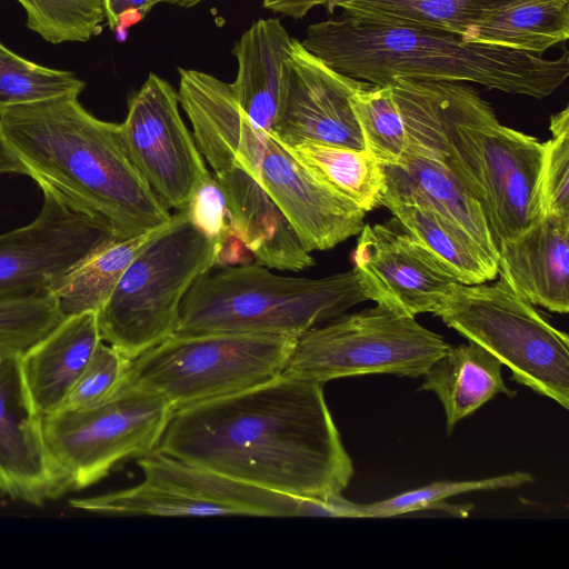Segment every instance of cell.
<instances>
[{"instance_id":"cell-1","label":"cell","mask_w":569,"mask_h":569,"mask_svg":"<svg viewBox=\"0 0 569 569\" xmlns=\"http://www.w3.org/2000/svg\"><path fill=\"white\" fill-rule=\"evenodd\" d=\"M157 451L302 498L339 496L355 472L323 385L283 376L174 411Z\"/></svg>"},{"instance_id":"cell-2","label":"cell","mask_w":569,"mask_h":569,"mask_svg":"<svg viewBox=\"0 0 569 569\" xmlns=\"http://www.w3.org/2000/svg\"><path fill=\"white\" fill-rule=\"evenodd\" d=\"M388 84L402 116L407 153L441 161L480 203L497 250L539 217L543 142L503 126L467 82L395 78Z\"/></svg>"},{"instance_id":"cell-3","label":"cell","mask_w":569,"mask_h":569,"mask_svg":"<svg viewBox=\"0 0 569 569\" xmlns=\"http://www.w3.org/2000/svg\"><path fill=\"white\" fill-rule=\"evenodd\" d=\"M70 94L0 113V131L38 186L109 223L117 239L167 223L169 209L132 161L120 123L100 120Z\"/></svg>"},{"instance_id":"cell-4","label":"cell","mask_w":569,"mask_h":569,"mask_svg":"<svg viewBox=\"0 0 569 569\" xmlns=\"http://www.w3.org/2000/svg\"><path fill=\"white\" fill-rule=\"evenodd\" d=\"M302 46L333 70L371 84L395 78L480 84L543 99L569 76V53L548 59L466 42L431 28L377 23L340 14L310 24Z\"/></svg>"},{"instance_id":"cell-5","label":"cell","mask_w":569,"mask_h":569,"mask_svg":"<svg viewBox=\"0 0 569 569\" xmlns=\"http://www.w3.org/2000/svg\"><path fill=\"white\" fill-rule=\"evenodd\" d=\"M179 102L199 151H221L250 173L309 252L359 234L367 212L322 183L272 132L256 126L230 83L193 69H179Z\"/></svg>"},{"instance_id":"cell-6","label":"cell","mask_w":569,"mask_h":569,"mask_svg":"<svg viewBox=\"0 0 569 569\" xmlns=\"http://www.w3.org/2000/svg\"><path fill=\"white\" fill-rule=\"evenodd\" d=\"M257 262L211 268L184 296L174 335L298 337L369 300L353 267L323 278L280 276Z\"/></svg>"},{"instance_id":"cell-7","label":"cell","mask_w":569,"mask_h":569,"mask_svg":"<svg viewBox=\"0 0 569 569\" xmlns=\"http://www.w3.org/2000/svg\"><path fill=\"white\" fill-rule=\"evenodd\" d=\"M218 246L177 210L133 258L97 312L100 336L130 359L174 335L181 302L217 264Z\"/></svg>"},{"instance_id":"cell-8","label":"cell","mask_w":569,"mask_h":569,"mask_svg":"<svg viewBox=\"0 0 569 569\" xmlns=\"http://www.w3.org/2000/svg\"><path fill=\"white\" fill-rule=\"evenodd\" d=\"M492 283H456L432 315L511 371V379L569 408V338L500 273Z\"/></svg>"},{"instance_id":"cell-9","label":"cell","mask_w":569,"mask_h":569,"mask_svg":"<svg viewBox=\"0 0 569 569\" xmlns=\"http://www.w3.org/2000/svg\"><path fill=\"white\" fill-rule=\"evenodd\" d=\"M297 337L264 333L173 335L132 360L128 385L174 411L279 378Z\"/></svg>"},{"instance_id":"cell-10","label":"cell","mask_w":569,"mask_h":569,"mask_svg":"<svg viewBox=\"0 0 569 569\" xmlns=\"http://www.w3.org/2000/svg\"><path fill=\"white\" fill-rule=\"evenodd\" d=\"M448 347L415 317L377 305L298 336L281 376L322 385L366 375L418 378Z\"/></svg>"},{"instance_id":"cell-11","label":"cell","mask_w":569,"mask_h":569,"mask_svg":"<svg viewBox=\"0 0 569 569\" xmlns=\"http://www.w3.org/2000/svg\"><path fill=\"white\" fill-rule=\"evenodd\" d=\"M134 487L69 501L74 509L110 515L319 517L321 500L248 485L154 451L138 458Z\"/></svg>"},{"instance_id":"cell-12","label":"cell","mask_w":569,"mask_h":569,"mask_svg":"<svg viewBox=\"0 0 569 569\" xmlns=\"http://www.w3.org/2000/svg\"><path fill=\"white\" fill-rule=\"evenodd\" d=\"M173 412L159 395L126 383L102 403L42 417L44 442L66 491L100 481L124 459L154 452Z\"/></svg>"},{"instance_id":"cell-13","label":"cell","mask_w":569,"mask_h":569,"mask_svg":"<svg viewBox=\"0 0 569 569\" xmlns=\"http://www.w3.org/2000/svg\"><path fill=\"white\" fill-rule=\"evenodd\" d=\"M28 224L0 234V296L52 292L86 257L117 239L109 223L47 186Z\"/></svg>"},{"instance_id":"cell-14","label":"cell","mask_w":569,"mask_h":569,"mask_svg":"<svg viewBox=\"0 0 569 569\" xmlns=\"http://www.w3.org/2000/svg\"><path fill=\"white\" fill-rule=\"evenodd\" d=\"M120 128L132 161L157 197L168 209H183L209 169L180 116L178 92L150 73L129 100Z\"/></svg>"},{"instance_id":"cell-15","label":"cell","mask_w":569,"mask_h":569,"mask_svg":"<svg viewBox=\"0 0 569 569\" xmlns=\"http://www.w3.org/2000/svg\"><path fill=\"white\" fill-rule=\"evenodd\" d=\"M365 83L333 70L295 39L282 69L272 133L287 146L313 141L365 149L351 106Z\"/></svg>"},{"instance_id":"cell-16","label":"cell","mask_w":569,"mask_h":569,"mask_svg":"<svg viewBox=\"0 0 569 569\" xmlns=\"http://www.w3.org/2000/svg\"><path fill=\"white\" fill-rule=\"evenodd\" d=\"M355 268L369 300L416 317L432 313L458 279L401 228L365 223Z\"/></svg>"},{"instance_id":"cell-17","label":"cell","mask_w":569,"mask_h":569,"mask_svg":"<svg viewBox=\"0 0 569 569\" xmlns=\"http://www.w3.org/2000/svg\"><path fill=\"white\" fill-rule=\"evenodd\" d=\"M21 353L0 350V491L39 506L66 489L44 442L42 416L27 388Z\"/></svg>"},{"instance_id":"cell-18","label":"cell","mask_w":569,"mask_h":569,"mask_svg":"<svg viewBox=\"0 0 569 569\" xmlns=\"http://www.w3.org/2000/svg\"><path fill=\"white\" fill-rule=\"evenodd\" d=\"M498 273L533 306L569 311V218L539 216L498 246Z\"/></svg>"},{"instance_id":"cell-19","label":"cell","mask_w":569,"mask_h":569,"mask_svg":"<svg viewBox=\"0 0 569 569\" xmlns=\"http://www.w3.org/2000/svg\"><path fill=\"white\" fill-rule=\"evenodd\" d=\"M103 341L97 312L70 316L21 353L22 375L42 417L61 409Z\"/></svg>"},{"instance_id":"cell-20","label":"cell","mask_w":569,"mask_h":569,"mask_svg":"<svg viewBox=\"0 0 569 569\" xmlns=\"http://www.w3.org/2000/svg\"><path fill=\"white\" fill-rule=\"evenodd\" d=\"M385 176L382 199L429 206L465 230L497 261V246L480 203L441 161L407 153L397 163L385 166Z\"/></svg>"},{"instance_id":"cell-21","label":"cell","mask_w":569,"mask_h":569,"mask_svg":"<svg viewBox=\"0 0 569 569\" xmlns=\"http://www.w3.org/2000/svg\"><path fill=\"white\" fill-rule=\"evenodd\" d=\"M293 38L279 19H259L236 42V80L230 83L241 110L259 128L273 132L281 74Z\"/></svg>"},{"instance_id":"cell-22","label":"cell","mask_w":569,"mask_h":569,"mask_svg":"<svg viewBox=\"0 0 569 569\" xmlns=\"http://www.w3.org/2000/svg\"><path fill=\"white\" fill-rule=\"evenodd\" d=\"M501 361L480 345L450 346L422 375L418 391L433 392L446 415L447 435L496 395L515 397L502 379Z\"/></svg>"},{"instance_id":"cell-23","label":"cell","mask_w":569,"mask_h":569,"mask_svg":"<svg viewBox=\"0 0 569 569\" xmlns=\"http://www.w3.org/2000/svg\"><path fill=\"white\" fill-rule=\"evenodd\" d=\"M395 221L460 283L478 284L495 280L498 262L459 226L429 206L383 198Z\"/></svg>"},{"instance_id":"cell-24","label":"cell","mask_w":569,"mask_h":569,"mask_svg":"<svg viewBox=\"0 0 569 569\" xmlns=\"http://www.w3.org/2000/svg\"><path fill=\"white\" fill-rule=\"evenodd\" d=\"M459 37L542 56L569 38V0H519L487 12Z\"/></svg>"},{"instance_id":"cell-25","label":"cell","mask_w":569,"mask_h":569,"mask_svg":"<svg viewBox=\"0 0 569 569\" xmlns=\"http://www.w3.org/2000/svg\"><path fill=\"white\" fill-rule=\"evenodd\" d=\"M164 224L137 237L114 239L71 269L52 291L61 315L98 312L133 258Z\"/></svg>"},{"instance_id":"cell-26","label":"cell","mask_w":569,"mask_h":569,"mask_svg":"<svg viewBox=\"0 0 569 569\" xmlns=\"http://www.w3.org/2000/svg\"><path fill=\"white\" fill-rule=\"evenodd\" d=\"M287 147L322 183L360 209L368 212L381 206L385 166L368 150L313 141Z\"/></svg>"},{"instance_id":"cell-27","label":"cell","mask_w":569,"mask_h":569,"mask_svg":"<svg viewBox=\"0 0 569 569\" xmlns=\"http://www.w3.org/2000/svg\"><path fill=\"white\" fill-rule=\"evenodd\" d=\"M519 0H340L342 14L386 24L439 29L460 36L487 12Z\"/></svg>"},{"instance_id":"cell-28","label":"cell","mask_w":569,"mask_h":569,"mask_svg":"<svg viewBox=\"0 0 569 569\" xmlns=\"http://www.w3.org/2000/svg\"><path fill=\"white\" fill-rule=\"evenodd\" d=\"M365 149L383 166L397 163L409 149L400 110L387 84L366 82L351 97Z\"/></svg>"},{"instance_id":"cell-29","label":"cell","mask_w":569,"mask_h":569,"mask_svg":"<svg viewBox=\"0 0 569 569\" xmlns=\"http://www.w3.org/2000/svg\"><path fill=\"white\" fill-rule=\"evenodd\" d=\"M84 86L73 72L27 60L0 41V113L16 106L79 96Z\"/></svg>"},{"instance_id":"cell-30","label":"cell","mask_w":569,"mask_h":569,"mask_svg":"<svg viewBox=\"0 0 569 569\" xmlns=\"http://www.w3.org/2000/svg\"><path fill=\"white\" fill-rule=\"evenodd\" d=\"M533 481L529 472L515 471L492 478L471 481H436L386 500L361 505V518H388L427 509H441L455 516L467 517L459 506L443 502L449 497L473 491L511 489Z\"/></svg>"},{"instance_id":"cell-31","label":"cell","mask_w":569,"mask_h":569,"mask_svg":"<svg viewBox=\"0 0 569 569\" xmlns=\"http://www.w3.org/2000/svg\"><path fill=\"white\" fill-rule=\"evenodd\" d=\"M27 27L51 43L86 42L106 19L102 0H17Z\"/></svg>"},{"instance_id":"cell-32","label":"cell","mask_w":569,"mask_h":569,"mask_svg":"<svg viewBox=\"0 0 569 569\" xmlns=\"http://www.w3.org/2000/svg\"><path fill=\"white\" fill-rule=\"evenodd\" d=\"M63 318L52 292L0 296V350L23 352Z\"/></svg>"},{"instance_id":"cell-33","label":"cell","mask_w":569,"mask_h":569,"mask_svg":"<svg viewBox=\"0 0 569 569\" xmlns=\"http://www.w3.org/2000/svg\"><path fill=\"white\" fill-rule=\"evenodd\" d=\"M551 138L543 142L539 179V216L569 218V108L550 118Z\"/></svg>"},{"instance_id":"cell-34","label":"cell","mask_w":569,"mask_h":569,"mask_svg":"<svg viewBox=\"0 0 569 569\" xmlns=\"http://www.w3.org/2000/svg\"><path fill=\"white\" fill-rule=\"evenodd\" d=\"M132 359L101 341L92 359L60 410H80L97 406L126 386Z\"/></svg>"},{"instance_id":"cell-35","label":"cell","mask_w":569,"mask_h":569,"mask_svg":"<svg viewBox=\"0 0 569 569\" xmlns=\"http://www.w3.org/2000/svg\"><path fill=\"white\" fill-rule=\"evenodd\" d=\"M161 1L163 0H102V4L109 27L116 30L141 19Z\"/></svg>"},{"instance_id":"cell-36","label":"cell","mask_w":569,"mask_h":569,"mask_svg":"<svg viewBox=\"0 0 569 569\" xmlns=\"http://www.w3.org/2000/svg\"><path fill=\"white\" fill-rule=\"evenodd\" d=\"M340 0H263V7L277 13L292 17L293 19L303 18L311 9L323 6L330 12Z\"/></svg>"},{"instance_id":"cell-37","label":"cell","mask_w":569,"mask_h":569,"mask_svg":"<svg viewBox=\"0 0 569 569\" xmlns=\"http://www.w3.org/2000/svg\"><path fill=\"white\" fill-rule=\"evenodd\" d=\"M2 174H27V170L0 131V176Z\"/></svg>"},{"instance_id":"cell-38","label":"cell","mask_w":569,"mask_h":569,"mask_svg":"<svg viewBox=\"0 0 569 569\" xmlns=\"http://www.w3.org/2000/svg\"><path fill=\"white\" fill-rule=\"evenodd\" d=\"M163 1L172 3V4L182 6V7H192L202 0H163Z\"/></svg>"}]
</instances>
